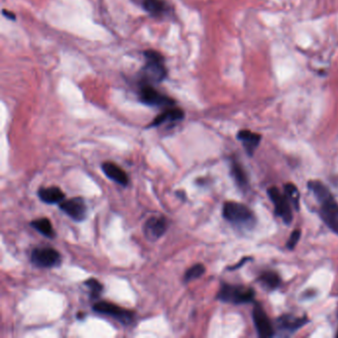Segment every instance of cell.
Here are the masks:
<instances>
[{"label": "cell", "mask_w": 338, "mask_h": 338, "mask_svg": "<svg viewBox=\"0 0 338 338\" xmlns=\"http://www.w3.org/2000/svg\"><path fill=\"white\" fill-rule=\"evenodd\" d=\"M309 188L317 197L321 208L320 214L324 222L338 234V202L329 188L319 180L309 181Z\"/></svg>", "instance_id": "obj_1"}, {"label": "cell", "mask_w": 338, "mask_h": 338, "mask_svg": "<svg viewBox=\"0 0 338 338\" xmlns=\"http://www.w3.org/2000/svg\"><path fill=\"white\" fill-rule=\"evenodd\" d=\"M147 64L141 70V82L143 85H153L161 83L167 77L163 56L153 50L145 52Z\"/></svg>", "instance_id": "obj_2"}, {"label": "cell", "mask_w": 338, "mask_h": 338, "mask_svg": "<svg viewBox=\"0 0 338 338\" xmlns=\"http://www.w3.org/2000/svg\"><path fill=\"white\" fill-rule=\"evenodd\" d=\"M222 214L227 221L238 226H252L256 221L253 212L246 205L235 201L225 202Z\"/></svg>", "instance_id": "obj_3"}, {"label": "cell", "mask_w": 338, "mask_h": 338, "mask_svg": "<svg viewBox=\"0 0 338 338\" xmlns=\"http://www.w3.org/2000/svg\"><path fill=\"white\" fill-rule=\"evenodd\" d=\"M255 292L252 288L223 284L217 294V300L234 305H242L253 302Z\"/></svg>", "instance_id": "obj_4"}, {"label": "cell", "mask_w": 338, "mask_h": 338, "mask_svg": "<svg viewBox=\"0 0 338 338\" xmlns=\"http://www.w3.org/2000/svg\"><path fill=\"white\" fill-rule=\"evenodd\" d=\"M267 192L274 204L276 215L281 217L286 224H290L293 220V212L291 208L292 203L287 195L283 194L276 186L270 187Z\"/></svg>", "instance_id": "obj_5"}, {"label": "cell", "mask_w": 338, "mask_h": 338, "mask_svg": "<svg viewBox=\"0 0 338 338\" xmlns=\"http://www.w3.org/2000/svg\"><path fill=\"white\" fill-rule=\"evenodd\" d=\"M31 262L40 268H54L61 265L62 256L51 247H40L32 251Z\"/></svg>", "instance_id": "obj_6"}, {"label": "cell", "mask_w": 338, "mask_h": 338, "mask_svg": "<svg viewBox=\"0 0 338 338\" xmlns=\"http://www.w3.org/2000/svg\"><path fill=\"white\" fill-rule=\"evenodd\" d=\"M92 310L100 315L109 316L123 325H128L133 321L134 314L128 310L122 309L112 303L108 302H98L94 304Z\"/></svg>", "instance_id": "obj_7"}, {"label": "cell", "mask_w": 338, "mask_h": 338, "mask_svg": "<svg viewBox=\"0 0 338 338\" xmlns=\"http://www.w3.org/2000/svg\"><path fill=\"white\" fill-rule=\"evenodd\" d=\"M140 100L147 105L157 107L172 106L174 104L173 99L157 91L155 88L152 87V85H143L141 87Z\"/></svg>", "instance_id": "obj_8"}, {"label": "cell", "mask_w": 338, "mask_h": 338, "mask_svg": "<svg viewBox=\"0 0 338 338\" xmlns=\"http://www.w3.org/2000/svg\"><path fill=\"white\" fill-rule=\"evenodd\" d=\"M60 208L76 221H83L86 217L87 206L82 197H73L62 201L60 203Z\"/></svg>", "instance_id": "obj_9"}, {"label": "cell", "mask_w": 338, "mask_h": 338, "mask_svg": "<svg viewBox=\"0 0 338 338\" xmlns=\"http://www.w3.org/2000/svg\"><path fill=\"white\" fill-rule=\"evenodd\" d=\"M253 322L260 338H272L274 336V329L271 321L259 304H256L253 309Z\"/></svg>", "instance_id": "obj_10"}, {"label": "cell", "mask_w": 338, "mask_h": 338, "mask_svg": "<svg viewBox=\"0 0 338 338\" xmlns=\"http://www.w3.org/2000/svg\"><path fill=\"white\" fill-rule=\"evenodd\" d=\"M167 230V220L164 217H151L144 224V234L152 241L159 239Z\"/></svg>", "instance_id": "obj_11"}, {"label": "cell", "mask_w": 338, "mask_h": 338, "mask_svg": "<svg viewBox=\"0 0 338 338\" xmlns=\"http://www.w3.org/2000/svg\"><path fill=\"white\" fill-rule=\"evenodd\" d=\"M308 324L307 317H296L293 315H284L277 320V326L283 332H296Z\"/></svg>", "instance_id": "obj_12"}, {"label": "cell", "mask_w": 338, "mask_h": 338, "mask_svg": "<svg viewBox=\"0 0 338 338\" xmlns=\"http://www.w3.org/2000/svg\"><path fill=\"white\" fill-rule=\"evenodd\" d=\"M102 170L104 172V174L110 178L111 180L123 185V186H126L129 182V179H128V175L127 173L121 169L119 166H117L116 164L114 163H111V162H105L102 164Z\"/></svg>", "instance_id": "obj_13"}, {"label": "cell", "mask_w": 338, "mask_h": 338, "mask_svg": "<svg viewBox=\"0 0 338 338\" xmlns=\"http://www.w3.org/2000/svg\"><path fill=\"white\" fill-rule=\"evenodd\" d=\"M237 138L242 142L245 150L247 151L248 155L252 156L254 151L257 149V147L260 144L261 141V135L253 133L248 130H241L239 131Z\"/></svg>", "instance_id": "obj_14"}, {"label": "cell", "mask_w": 338, "mask_h": 338, "mask_svg": "<svg viewBox=\"0 0 338 338\" xmlns=\"http://www.w3.org/2000/svg\"><path fill=\"white\" fill-rule=\"evenodd\" d=\"M40 199L48 204L61 203L65 199V193L58 186L41 188L38 191Z\"/></svg>", "instance_id": "obj_15"}, {"label": "cell", "mask_w": 338, "mask_h": 338, "mask_svg": "<svg viewBox=\"0 0 338 338\" xmlns=\"http://www.w3.org/2000/svg\"><path fill=\"white\" fill-rule=\"evenodd\" d=\"M184 117V113L181 109L178 108H171L164 113L158 115L154 121L149 125V127H157L160 126L164 123H169V122H176L182 120Z\"/></svg>", "instance_id": "obj_16"}, {"label": "cell", "mask_w": 338, "mask_h": 338, "mask_svg": "<svg viewBox=\"0 0 338 338\" xmlns=\"http://www.w3.org/2000/svg\"><path fill=\"white\" fill-rule=\"evenodd\" d=\"M145 10L154 17H159L167 12V4L163 0H144Z\"/></svg>", "instance_id": "obj_17"}, {"label": "cell", "mask_w": 338, "mask_h": 338, "mask_svg": "<svg viewBox=\"0 0 338 338\" xmlns=\"http://www.w3.org/2000/svg\"><path fill=\"white\" fill-rule=\"evenodd\" d=\"M30 225L34 229H36L38 232H40L41 234H43L46 237L53 238L54 235H55L52 223H51V221L48 218H39V219H36V220L32 221L30 223Z\"/></svg>", "instance_id": "obj_18"}, {"label": "cell", "mask_w": 338, "mask_h": 338, "mask_svg": "<svg viewBox=\"0 0 338 338\" xmlns=\"http://www.w3.org/2000/svg\"><path fill=\"white\" fill-rule=\"evenodd\" d=\"M231 173L235 179V182L237 183V185L242 188L245 189L248 187V177L246 172L244 171V169H242V167L237 163V162H232L231 164Z\"/></svg>", "instance_id": "obj_19"}, {"label": "cell", "mask_w": 338, "mask_h": 338, "mask_svg": "<svg viewBox=\"0 0 338 338\" xmlns=\"http://www.w3.org/2000/svg\"><path fill=\"white\" fill-rule=\"evenodd\" d=\"M284 189H285V194L289 198L290 202L293 204L294 208L296 210H299L300 209V191L298 187L294 183L288 182L285 184Z\"/></svg>", "instance_id": "obj_20"}, {"label": "cell", "mask_w": 338, "mask_h": 338, "mask_svg": "<svg viewBox=\"0 0 338 338\" xmlns=\"http://www.w3.org/2000/svg\"><path fill=\"white\" fill-rule=\"evenodd\" d=\"M259 281L268 289L275 290L281 285V278L275 272H265L261 275Z\"/></svg>", "instance_id": "obj_21"}, {"label": "cell", "mask_w": 338, "mask_h": 338, "mask_svg": "<svg viewBox=\"0 0 338 338\" xmlns=\"http://www.w3.org/2000/svg\"><path fill=\"white\" fill-rule=\"evenodd\" d=\"M204 272H205V268L202 264H195L185 272L183 280H184L185 283L193 281V280L201 277L204 274Z\"/></svg>", "instance_id": "obj_22"}, {"label": "cell", "mask_w": 338, "mask_h": 338, "mask_svg": "<svg viewBox=\"0 0 338 338\" xmlns=\"http://www.w3.org/2000/svg\"><path fill=\"white\" fill-rule=\"evenodd\" d=\"M84 285L89 289L90 297L92 299H97L103 290V286L95 279H89L84 282Z\"/></svg>", "instance_id": "obj_23"}, {"label": "cell", "mask_w": 338, "mask_h": 338, "mask_svg": "<svg viewBox=\"0 0 338 338\" xmlns=\"http://www.w3.org/2000/svg\"><path fill=\"white\" fill-rule=\"evenodd\" d=\"M300 238H301V230L297 229V230L293 231V233L291 234V236H290V238H289V240L287 242L288 249L293 250L296 247V245L298 244Z\"/></svg>", "instance_id": "obj_24"}, {"label": "cell", "mask_w": 338, "mask_h": 338, "mask_svg": "<svg viewBox=\"0 0 338 338\" xmlns=\"http://www.w3.org/2000/svg\"><path fill=\"white\" fill-rule=\"evenodd\" d=\"M3 14L6 16V18H9V19H12V20L15 19V15L10 13V12H7L6 10H3Z\"/></svg>", "instance_id": "obj_25"}, {"label": "cell", "mask_w": 338, "mask_h": 338, "mask_svg": "<svg viewBox=\"0 0 338 338\" xmlns=\"http://www.w3.org/2000/svg\"></svg>", "instance_id": "obj_26"}]
</instances>
